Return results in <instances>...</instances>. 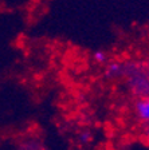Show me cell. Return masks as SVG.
Returning <instances> with one entry per match:
<instances>
[{
    "mask_svg": "<svg viewBox=\"0 0 149 150\" xmlns=\"http://www.w3.org/2000/svg\"><path fill=\"white\" fill-rule=\"evenodd\" d=\"M106 74L110 78H120L125 75V64L124 63H118V62H113L108 64L106 69Z\"/></svg>",
    "mask_w": 149,
    "mask_h": 150,
    "instance_id": "3957f363",
    "label": "cell"
},
{
    "mask_svg": "<svg viewBox=\"0 0 149 150\" xmlns=\"http://www.w3.org/2000/svg\"><path fill=\"white\" fill-rule=\"evenodd\" d=\"M145 141L146 144L149 145V125H146V129H145Z\"/></svg>",
    "mask_w": 149,
    "mask_h": 150,
    "instance_id": "8992f818",
    "label": "cell"
},
{
    "mask_svg": "<svg viewBox=\"0 0 149 150\" xmlns=\"http://www.w3.org/2000/svg\"><path fill=\"white\" fill-rule=\"evenodd\" d=\"M128 78V84L132 93L137 97L149 95V79L146 71H144L137 63L125 64V75Z\"/></svg>",
    "mask_w": 149,
    "mask_h": 150,
    "instance_id": "6da1fadb",
    "label": "cell"
},
{
    "mask_svg": "<svg viewBox=\"0 0 149 150\" xmlns=\"http://www.w3.org/2000/svg\"><path fill=\"white\" fill-rule=\"evenodd\" d=\"M136 115L141 122L149 125V95L140 97V99L136 102Z\"/></svg>",
    "mask_w": 149,
    "mask_h": 150,
    "instance_id": "7a4b0ae2",
    "label": "cell"
},
{
    "mask_svg": "<svg viewBox=\"0 0 149 150\" xmlns=\"http://www.w3.org/2000/svg\"><path fill=\"white\" fill-rule=\"evenodd\" d=\"M146 75H148V79H149V67H148V70H146Z\"/></svg>",
    "mask_w": 149,
    "mask_h": 150,
    "instance_id": "52a82bcc",
    "label": "cell"
},
{
    "mask_svg": "<svg viewBox=\"0 0 149 150\" xmlns=\"http://www.w3.org/2000/svg\"><path fill=\"white\" fill-rule=\"evenodd\" d=\"M93 56H94V60H96L97 63H101V64L106 63V60H108V54H106L105 51H102V50L96 51Z\"/></svg>",
    "mask_w": 149,
    "mask_h": 150,
    "instance_id": "277c9868",
    "label": "cell"
},
{
    "mask_svg": "<svg viewBox=\"0 0 149 150\" xmlns=\"http://www.w3.org/2000/svg\"><path fill=\"white\" fill-rule=\"evenodd\" d=\"M79 141H81L82 144H87V142H90V139H91V135H90V133L89 131H85V133H82V134H79Z\"/></svg>",
    "mask_w": 149,
    "mask_h": 150,
    "instance_id": "5b68a950",
    "label": "cell"
}]
</instances>
